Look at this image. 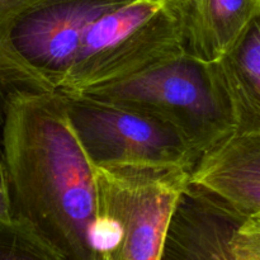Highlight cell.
Masks as SVG:
<instances>
[{
	"instance_id": "cell-1",
	"label": "cell",
	"mask_w": 260,
	"mask_h": 260,
	"mask_svg": "<svg viewBox=\"0 0 260 260\" xmlns=\"http://www.w3.org/2000/svg\"><path fill=\"white\" fill-rule=\"evenodd\" d=\"M0 165L13 220L62 260H98V184L60 91L14 89L3 96Z\"/></svg>"
},
{
	"instance_id": "cell-2",
	"label": "cell",
	"mask_w": 260,
	"mask_h": 260,
	"mask_svg": "<svg viewBox=\"0 0 260 260\" xmlns=\"http://www.w3.org/2000/svg\"><path fill=\"white\" fill-rule=\"evenodd\" d=\"M84 93L164 122L185 140L198 160L236 134L233 104L216 62H206L185 50Z\"/></svg>"
},
{
	"instance_id": "cell-3",
	"label": "cell",
	"mask_w": 260,
	"mask_h": 260,
	"mask_svg": "<svg viewBox=\"0 0 260 260\" xmlns=\"http://www.w3.org/2000/svg\"><path fill=\"white\" fill-rule=\"evenodd\" d=\"M183 51V9L159 0H129L90 25L58 90L84 93Z\"/></svg>"
},
{
	"instance_id": "cell-4",
	"label": "cell",
	"mask_w": 260,
	"mask_h": 260,
	"mask_svg": "<svg viewBox=\"0 0 260 260\" xmlns=\"http://www.w3.org/2000/svg\"><path fill=\"white\" fill-rule=\"evenodd\" d=\"M60 93L74 132L95 167L190 173L198 161L175 129L149 114L86 93Z\"/></svg>"
},
{
	"instance_id": "cell-5",
	"label": "cell",
	"mask_w": 260,
	"mask_h": 260,
	"mask_svg": "<svg viewBox=\"0 0 260 260\" xmlns=\"http://www.w3.org/2000/svg\"><path fill=\"white\" fill-rule=\"evenodd\" d=\"M101 216L113 223L112 248L98 260H161L170 218L189 172L95 167Z\"/></svg>"
},
{
	"instance_id": "cell-6",
	"label": "cell",
	"mask_w": 260,
	"mask_h": 260,
	"mask_svg": "<svg viewBox=\"0 0 260 260\" xmlns=\"http://www.w3.org/2000/svg\"><path fill=\"white\" fill-rule=\"evenodd\" d=\"M129 0H42L23 13L10 43L46 90H58L90 25Z\"/></svg>"
},
{
	"instance_id": "cell-7",
	"label": "cell",
	"mask_w": 260,
	"mask_h": 260,
	"mask_svg": "<svg viewBox=\"0 0 260 260\" xmlns=\"http://www.w3.org/2000/svg\"><path fill=\"white\" fill-rule=\"evenodd\" d=\"M245 218L189 182L170 218L161 260H260L231 250L234 233Z\"/></svg>"
},
{
	"instance_id": "cell-8",
	"label": "cell",
	"mask_w": 260,
	"mask_h": 260,
	"mask_svg": "<svg viewBox=\"0 0 260 260\" xmlns=\"http://www.w3.org/2000/svg\"><path fill=\"white\" fill-rule=\"evenodd\" d=\"M190 184L207 190L245 217L260 213V132L235 134L200 157Z\"/></svg>"
},
{
	"instance_id": "cell-9",
	"label": "cell",
	"mask_w": 260,
	"mask_h": 260,
	"mask_svg": "<svg viewBox=\"0 0 260 260\" xmlns=\"http://www.w3.org/2000/svg\"><path fill=\"white\" fill-rule=\"evenodd\" d=\"M260 10V0H190L183 9L184 50L217 62Z\"/></svg>"
},
{
	"instance_id": "cell-10",
	"label": "cell",
	"mask_w": 260,
	"mask_h": 260,
	"mask_svg": "<svg viewBox=\"0 0 260 260\" xmlns=\"http://www.w3.org/2000/svg\"><path fill=\"white\" fill-rule=\"evenodd\" d=\"M236 119V134L260 132V10L216 62Z\"/></svg>"
},
{
	"instance_id": "cell-11",
	"label": "cell",
	"mask_w": 260,
	"mask_h": 260,
	"mask_svg": "<svg viewBox=\"0 0 260 260\" xmlns=\"http://www.w3.org/2000/svg\"><path fill=\"white\" fill-rule=\"evenodd\" d=\"M42 0H0V93L14 89L46 90L40 80L15 55L10 32L18 18Z\"/></svg>"
},
{
	"instance_id": "cell-12",
	"label": "cell",
	"mask_w": 260,
	"mask_h": 260,
	"mask_svg": "<svg viewBox=\"0 0 260 260\" xmlns=\"http://www.w3.org/2000/svg\"><path fill=\"white\" fill-rule=\"evenodd\" d=\"M0 260H62L18 221L0 222Z\"/></svg>"
},
{
	"instance_id": "cell-13",
	"label": "cell",
	"mask_w": 260,
	"mask_h": 260,
	"mask_svg": "<svg viewBox=\"0 0 260 260\" xmlns=\"http://www.w3.org/2000/svg\"><path fill=\"white\" fill-rule=\"evenodd\" d=\"M231 250L260 259V213L246 217L236 229L231 239Z\"/></svg>"
},
{
	"instance_id": "cell-14",
	"label": "cell",
	"mask_w": 260,
	"mask_h": 260,
	"mask_svg": "<svg viewBox=\"0 0 260 260\" xmlns=\"http://www.w3.org/2000/svg\"><path fill=\"white\" fill-rule=\"evenodd\" d=\"M10 221H13L12 206H10L9 192H8L4 173L0 165V222H10Z\"/></svg>"
},
{
	"instance_id": "cell-15",
	"label": "cell",
	"mask_w": 260,
	"mask_h": 260,
	"mask_svg": "<svg viewBox=\"0 0 260 260\" xmlns=\"http://www.w3.org/2000/svg\"><path fill=\"white\" fill-rule=\"evenodd\" d=\"M159 2H164L169 5H174V7L180 8V9H184L190 0H159Z\"/></svg>"
}]
</instances>
